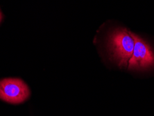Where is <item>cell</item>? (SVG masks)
<instances>
[{
	"label": "cell",
	"instance_id": "6da1fadb",
	"mask_svg": "<svg viewBox=\"0 0 154 116\" xmlns=\"http://www.w3.org/2000/svg\"><path fill=\"white\" fill-rule=\"evenodd\" d=\"M131 31L118 28L108 36V48L111 58L120 68H127L133 54L135 40Z\"/></svg>",
	"mask_w": 154,
	"mask_h": 116
},
{
	"label": "cell",
	"instance_id": "7a4b0ae2",
	"mask_svg": "<svg viewBox=\"0 0 154 116\" xmlns=\"http://www.w3.org/2000/svg\"><path fill=\"white\" fill-rule=\"evenodd\" d=\"M31 95L29 86L22 79L6 78L0 80V99L11 104L26 101Z\"/></svg>",
	"mask_w": 154,
	"mask_h": 116
},
{
	"label": "cell",
	"instance_id": "3957f363",
	"mask_svg": "<svg viewBox=\"0 0 154 116\" xmlns=\"http://www.w3.org/2000/svg\"><path fill=\"white\" fill-rule=\"evenodd\" d=\"M135 40L133 54L128 61L129 70H144L154 66V53L145 40L132 33Z\"/></svg>",
	"mask_w": 154,
	"mask_h": 116
},
{
	"label": "cell",
	"instance_id": "277c9868",
	"mask_svg": "<svg viewBox=\"0 0 154 116\" xmlns=\"http://www.w3.org/2000/svg\"><path fill=\"white\" fill-rule=\"evenodd\" d=\"M2 20V14L1 11H0V22H1Z\"/></svg>",
	"mask_w": 154,
	"mask_h": 116
}]
</instances>
